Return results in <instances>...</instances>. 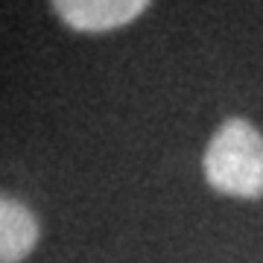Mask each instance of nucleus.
Masks as SVG:
<instances>
[{"label": "nucleus", "instance_id": "nucleus-1", "mask_svg": "<svg viewBox=\"0 0 263 263\" xmlns=\"http://www.w3.org/2000/svg\"><path fill=\"white\" fill-rule=\"evenodd\" d=\"M208 184L237 199L263 196V135L243 117H231L208 143L202 158Z\"/></svg>", "mask_w": 263, "mask_h": 263}, {"label": "nucleus", "instance_id": "nucleus-2", "mask_svg": "<svg viewBox=\"0 0 263 263\" xmlns=\"http://www.w3.org/2000/svg\"><path fill=\"white\" fill-rule=\"evenodd\" d=\"M62 24L76 32H111L143 15L149 0H50Z\"/></svg>", "mask_w": 263, "mask_h": 263}, {"label": "nucleus", "instance_id": "nucleus-3", "mask_svg": "<svg viewBox=\"0 0 263 263\" xmlns=\"http://www.w3.org/2000/svg\"><path fill=\"white\" fill-rule=\"evenodd\" d=\"M38 243V219L24 202L0 193V263H21Z\"/></svg>", "mask_w": 263, "mask_h": 263}]
</instances>
